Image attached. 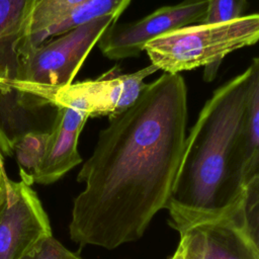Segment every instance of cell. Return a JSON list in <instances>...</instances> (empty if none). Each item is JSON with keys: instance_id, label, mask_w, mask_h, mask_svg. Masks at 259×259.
Segmentation results:
<instances>
[{"instance_id": "1", "label": "cell", "mask_w": 259, "mask_h": 259, "mask_svg": "<svg viewBox=\"0 0 259 259\" xmlns=\"http://www.w3.org/2000/svg\"><path fill=\"white\" fill-rule=\"evenodd\" d=\"M186 124L187 88L180 74L163 73L109 117L77 175L85 187L73 201V242L113 250L142 238L167 207Z\"/></svg>"}, {"instance_id": "2", "label": "cell", "mask_w": 259, "mask_h": 259, "mask_svg": "<svg viewBox=\"0 0 259 259\" xmlns=\"http://www.w3.org/2000/svg\"><path fill=\"white\" fill-rule=\"evenodd\" d=\"M252 63L204 103L185 139L166 209L178 233L246 207L251 184L245 165L241 126Z\"/></svg>"}, {"instance_id": "3", "label": "cell", "mask_w": 259, "mask_h": 259, "mask_svg": "<svg viewBox=\"0 0 259 259\" xmlns=\"http://www.w3.org/2000/svg\"><path fill=\"white\" fill-rule=\"evenodd\" d=\"M259 38V14L218 22L190 24L149 41L144 51L151 64L169 74L205 67L204 79L211 81L223 59Z\"/></svg>"}, {"instance_id": "4", "label": "cell", "mask_w": 259, "mask_h": 259, "mask_svg": "<svg viewBox=\"0 0 259 259\" xmlns=\"http://www.w3.org/2000/svg\"><path fill=\"white\" fill-rule=\"evenodd\" d=\"M117 19L103 16L28 48L21 57L17 79L10 83L24 90L73 83L93 47Z\"/></svg>"}, {"instance_id": "5", "label": "cell", "mask_w": 259, "mask_h": 259, "mask_svg": "<svg viewBox=\"0 0 259 259\" xmlns=\"http://www.w3.org/2000/svg\"><path fill=\"white\" fill-rule=\"evenodd\" d=\"M158 68L152 64L134 73L122 74L117 67L95 79L57 88L25 90L54 107L79 110L88 117L113 116L130 107L146 86L144 79ZM24 90V89H23Z\"/></svg>"}, {"instance_id": "6", "label": "cell", "mask_w": 259, "mask_h": 259, "mask_svg": "<svg viewBox=\"0 0 259 259\" xmlns=\"http://www.w3.org/2000/svg\"><path fill=\"white\" fill-rule=\"evenodd\" d=\"M51 236L49 217L31 185L8 178L0 205V259H21Z\"/></svg>"}, {"instance_id": "7", "label": "cell", "mask_w": 259, "mask_h": 259, "mask_svg": "<svg viewBox=\"0 0 259 259\" xmlns=\"http://www.w3.org/2000/svg\"><path fill=\"white\" fill-rule=\"evenodd\" d=\"M208 0H183L161 7L134 22L111 24L98 40L104 57L118 61L139 56L146 45L172 30L186 25L201 23Z\"/></svg>"}, {"instance_id": "8", "label": "cell", "mask_w": 259, "mask_h": 259, "mask_svg": "<svg viewBox=\"0 0 259 259\" xmlns=\"http://www.w3.org/2000/svg\"><path fill=\"white\" fill-rule=\"evenodd\" d=\"M183 259H259L258 228L241 211L179 233Z\"/></svg>"}, {"instance_id": "9", "label": "cell", "mask_w": 259, "mask_h": 259, "mask_svg": "<svg viewBox=\"0 0 259 259\" xmlns=\"http://www.w3.org/2000/svg\"><path fill=\"white\" fill-rule=\"evenodd\" d=\"M88 118L76 109L56 108L44 158L32 176L33 183H55L82 162L78 140Z\"/></svg>"}, {"instance_id": "10", "label": "cell", "mask_w": 259, "mask_h": 259, "mask_svg": "<svg viewBox=\"0 0 259 259\" xmlns=\"http://www.w3.org/2000/svg\"><path fill=\"white\" fill-rule=\"evenodd\" d=\"M56 107L38 96L0 82V152L11 156L15 142L32 132H50L47 116Z\"/></svg>"}, {"instance_id": "11", "label": "cell", "mask_w": 259, "mask_h": 259, "mask_svg": "<svg viewBox=\"0 0 259 259\" xmlns=\"http://www.w3.org/2000/svg\"><path fill=\"white\" fill-rule=\"evenodd\" d=\"M38 0H0V82L17 79Z\"/></svg>"}, {"instance_id": "12", "label": "cell", "mask_w": 259, "mask_h": 259, "mask_svg": "<svg viewBox=\"0 0 259 259\" xmlns=\"http://www.w3.org/2000/svg\"><path fill=\"white\" fill-rule=\"evenodd\" d=\"M131 1L132 0H86L58 23L44 31L34 46L58 36L76 26L103 16L112 15L118 18L130 5Z\"/></svg>"}, {"instance_id": "13", "label": "cell", "mask_w": 259, "mask_h": 259, "mask_svg": "<svg viewBox=\"0 0 259 259\" xmlns=\"http://www.w3.org/2000/svg\"><path fill=\"white\" fill-rule=\"evenodd\" d=\"M50 132H32L22 136L13 145L12 155L19 167L21 180L32 184V176L44 158Z\"/></svg>"}, {"instance_id": "14", "label": "cell", "mask_w": 259, "mask_h": 259, "mask_svg": "<svg viewBox=\"0 0 259 259\" xmlns=\"http://www.w3.org/2000/svg\"><path fill=\"white\" fill-rule=\"evenodd\" d=\"M85 1L86 0H38L30 21L26 50L35 45L37 38L44 31L58 23Z\"/></svg>"}, {"instance_id": "15", "label": "cell", "mask_w": 259, "mask_h": 259, "mask_svg": "<svg viewBox=\"0 0 259 259\" xmlns=\"http://www.w3.org/2000/svg\"><path fill=\"white\" fill-rule=\"evenodd\" d=\"M248 7L247 0H208L201 23H218L241 18Z\"/></svg>"}, {"instance_id": "16", "label": "cell", "mask_w": 259, "mask_h": 259, "mask_svg": "<svg viewBox=\"0 0 259 259\" xmlns=\"http://www.w3.org/2000/svg\"><path fill=\"white\" fill-rule=\"evenodd\" d=\"M21 259H83L66 248L53 236L47 238L34 250Z\"/></svg>"}, {"instance_id": "17", "label": "cell", "mask_w": 259, "mask_h": 259, "mask_svg": "<svg viewBox=\"0 0 259 259\" xmlns=\"http://www.w3.org/2000/svg\"><path fill=\"white\" fill-rule=\"evenodd\" d=\"M8 177L5 172L4 168V162L0 161V205L4 199L5 196V190H6V183H7Z\"/></svg>"}, {"instance_id": "18", "label": "cell", "mask_w": 259, "mask_h": 259, "mask_svg": "<svg viewBox=\"0 0 259 259\" xmlns=\"http://www.w3.org/2000/svg\"><path fill=\"white\" fill-rule=\"evenodd\" d=\"M170 259H183V256H182V251H181V248L178 246L176 251L174 252V254L172 255V257Z\"/></svg>"}]
</instances>
